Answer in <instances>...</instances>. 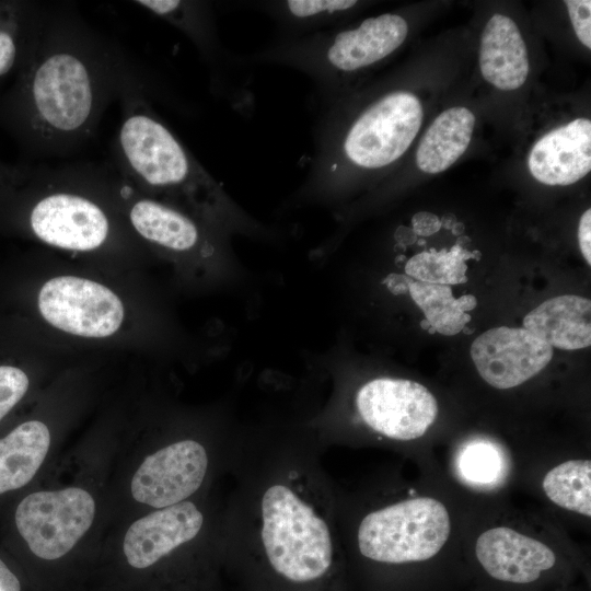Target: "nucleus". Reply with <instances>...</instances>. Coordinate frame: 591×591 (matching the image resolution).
<instances>
[{"label":"nucleus","instance_id":"18","mask_svg":"<svg viewBox=\"0 0 591 591\" xmlns=\"http://www.w3.org/2000/svg\"><path fill=\"white\" fill-rule=\"evenodd\" d=\"M123 181L134 199L128 209V219L139 235L176 252L189 251L199 243L200 231L194 220L163 202L137 197L131 185Z\"/></svg>","mask_w":591,"mask_h":591},{"label":"nucleus","instance_id":"9","mask_svg":"<svg viewBox=\"0 0 591 591\" xmlns=\"http://www.w3.org/2000/svg\"><path fill=\"white\" fill-rule=\"evenodd\" d=\"M38 309L53 326L83 337L109 336L124 318L121 301L113 291L73 276L48 280L39 291Z\"/></svg>","mask_w":591,"mask_h":591},{"label":"nucleus","instance_id":"26","mask_svg":"<svg viewBox=\"0 0 591 591\" xmlns=\"http://www.w3.org/2000/svg\"><path fill=\"white\" fill-rule=\"evenodd\" d=\"M456 465L462 478L475 485L498 482L505 467L498 447L486 441L466 444L459 453Z\"/></svg>","mask_w":591,"mask_h":591},{"label":"nucleus","instance_id":"25","mask_svg":"<svg viewBox=\"0 0 591 591\" xmlns=\"http://www.w3.org/2000/svg\"><path fill=\"white\" fill-rule=\"evenodd\" d=\"M474 253L463 250L459 244L450 251L431 248L413 256L405 265V273L418 281L434 285H457L467 281L465 260Z\"/></svg>","mask_w":591,"mask_h":591},{"label":"nucleus","instance_id":"5","mask_svg":"<svg viewBox=\"0 0 591 591\" xmlns=\"http://www.w3.org/2000/svg\"><path fill=\"white\" fill-rule=\"evenodd\" d=\"M262 540L274 569L296 582L323 576L332 563L328 528L313 509L283 485L262 499Z\"/></svg>","mask_w":591,"mask_h":591},{"label":"nucleus","instance_id":"16","mask_svg":"<svg viewBox=\"0 0 591 591\" xmlns=\"http://www.w3.org/2000/svg\"><path fill=\"white\" fill-rule=\"evenodd\" d=\"M479 68L483 78L502 91L522 86L529 74L526 46L517 24L503 14L487 22L480 38Z\"/></svg>","mask_w":591,"mask_h":591},{"label":"nucleus","instance_id":"6","mask_svg":"<svg viewBox=\"0 0 591 591\" xmlns=\"http://www.w3.org/2000/svg\"><path fill=\"white\" fill-rule=\"evenodd\" d=\"M450 517L430 497L407 499L367 514L358 529L360 553L372 560L405 564L432 558L447 543Z\"/></svg>","mask_w":591,"mask_h":591},{"label":"nucleus","instance_id":"32","mask_svg":"<svg viewBox=\"0 0 591 591\" xmlns=\"http://www.w3.org/2000/svg\"><path fill=\"white\" fill-rule=\"evenodd\" d=\"M0 591H21L20 581L1 559H0Z\"/></svg>","mask_w":591,"mask_h":591},{"label":"nucleus","instance_id":"1","mask_svg":"<svg viewBox=\"0 0 591 591\" xmlns=\"http://www.w3.org/2000/svg\"><path fill=\"white\" fill-rule=\"evenodd\" d=\"M25 81L28 129L47 157L94 135L112 101L144 86L136 67L68 3H48Z\"/></svg>","mask_w":591,"mask_h":591},{"label":"nucleus","instance_id":"20","mask_svg":"<svg viewBox=\"0 0 591 591\" xmlns=\"http://www.w3.org/2000/svg\"><path fill=\"white\" fill-rule=\"evenodd\" d=\"M49 443V430L38 420L26 421L0 439V494L23 487L34 477Z\"/></svg>","mask_w":591,"mask_h":591},{"label":"nucleus","instance_id":"22","mask_svg":"<svg viewBox=\"0 0 591 591\" xmlns=\"http://www.w3.org/2000/svg\"><path fill=\"white\" fill-rule=\"evenodd\" d=\"M542 486L547 498L558 507L591 515L590 460H569L556 465L544 476Z\"/></svg>","mask_w":591,"mask_h":591},{"label":"nucleus","instance_id":"3","mask_svg":"<svg viewBox=\"0 0 591 591\" xmlns=\"http://www.w3.org/2000/svg\"><path fill=\"white\" fill-rule=\"evenodd\" d=\"M422 121L419 99L407 91L387 92L371 102L339 136L317 138L312 182H334L345 166L384 169L409 148Z\"/></svg>","mask_w":591,"mask_h":591},{"label":"nucleus","instance_id":"13","mask_svg":"<svg viewBox=\"0 0 591 591\" xmlns=\"http://www.w3.org/2000/svg\"><path fill=\"white\" fill-rule=\"evenodd\" d=\"M204 517L190 501L161 508L134 522L124 538V554L130 566L147 568L179 545L193 540Z\"/></svg>","mask_w":591,"mask_h":591},{"label":"nucleus","instance_id":"24","mask_svg":"<svg viewBox=\"0 0 591 591\" xmlns=\"http://www.w3.org/2000/svg\"><path fill=\"white\" fill-rule=\"evenodd\" d=\"M357 4L356 0H285L266 5L276 20L291 30L318 31Z\"/></svg>","mask_w":591,"mask_h":591},{"label":"nucleus","instance_id":"7","mask_svg":"<svg viewBox=\"0 0 591 591\" xmlns=\"http://www.w3.org/2000/svg\"><path fill=\"white\" fill-rule=\"evenodd\" d=\"M69 187L68 165L47 167V194L32 207L30 227L46 244L78 252L101 247L109 236L107 213L93 198Z\"/></svg>","mask_w":591,"mask_h":591},{"label":"nucleus","instance_id":"4","mask_svg":"<svg viewBox=\"0 0 591 591\" xmlns=\"http://www.w3.org/2000/svg\"><path fill=\"white\" fill-rule=\"evenodd\" d=\"M408 24L395 13L366 19L354 28L316 32L266 49L257 59L286 65L310 76L321 89L338 74L359 71L394 53L406 39Z\"/></svg>","mask_w":591,"mask_h":591},{"label":"nucleus","instance_id":"35","mask_svg":"<svg viewBox=\"0 0 591 591\" xmlns=\"http://www.w3.org/2000/svg\"><path fill=\"white\" fill-rule=\"evenodd\" d=\"M463 231V225L461 223H456L453 225V233L455 234H459L460 232Z\"/></svg>","mask_w":591,"mask_h":591},{"label":"nucleus","instance_id":"30","mask_svg":"<svg viewBox=\"0 0 591 591\" xmlns=\"http://www.w3.org/2000/svg\"><path fill=\"white\" fill-rule=\"evenodd\" d=\"M590 227H591V210L587 209V211L583 212L579 221L578 241H579L581 253L589 265L591 263Z\"/></svg>","mask_w":591,"mask_h":591},{"label":"nucleus","instance_id":"29","mask_svg":"<svg viewBox=\"0 0 591 591\" xmlns=\"http://www.w3.org/2000/svg\"><path fill=\"white\" fill-rule=\"evenodd\" d=\"M15 27L0 25V78L8 74L15 66L20 55V42Z\"/></svg>","mask_w":591,"mask_h":591},{"label":"nucleus","instance_id":"33","mask_svg":"<svg viewBox=\"0 0 591 591\" xmlns=\"http://www.w3.org/2000/svg\"><path fill=\"white\" fill-rule=\"evenodd\" d=\"M410 280V277L392 274L384 280V282L387 285L391 292L394 294H399L408 291V282Z\"/></svg>","mask_w":591,"mask_h":591},{"label":"nucleus","instance_id":"14","mask_svg":"<svg viewBox=\"0 0 591 591\" xmlns=\"http://www.w3.org/2000/svg\"><path fill=\"white\" fill-rule=\"evenodd\" d=\"M475 555L490 577L512 583H530L556 563L546 544L507 526L483 532Z\"/></svg>","mask_w":591,"mask_h":591},{"label":"nucleus","instance_id":"21","mask_svg":"<svg viewBox=\"0 0 591 591\" xmlns=\"http://www.w3.org/2000/svg\"><path fill=\"white\" fill-rule=\"evenodd\" d=\"M134 3L177 27L204 55L210 57L216 51L215 21L208 3L184 0H140Z\"/></svg>","mask_w":591,"mask_h":591},{"label":"nucleus","instance_id":"23","mask_svg":"<svg viewBox=\"0 0 591 591\" xmlns=\"http://www.w3.org/2000/svg\"><path fill=\"white\" fill-rule=\"evenodd\" d=\"M408 291L426 321L442 335H455L471 321V315L461 311L450 286L410 280Z\"/></svg>","mask_w":591,"mask_h":591},{"label":"nucleus","instance_id":"28","mask_svg":"<svg viewBox=\"0 0 591 591\" xmlns=\"http://www.w3.org/2000/svg\"><path fill=\"white\" fill-rule=\"evenodd\" d=\"M565 3L578 39L591 48V1L567 0Z\"/></svg>","mask_w":591,"mask_h":591},{"label":"nucleus","instance_id":"2","mask_svg":"<svg viewBox=\"0 0 591 591\" xmlns=\"http://www.w3.org/2000/svg\"><path fill=\"white\" fill-rule=\"evenodd\" d=\"M143 89L134 88L119 100L121 121L113 146L115 171L128 183L152 190L217 201V183L153 112Z\"/></svg>","mask_w":591,"mask_h":591},{"label":"nucleus","instance_id":"31","mask_svg":"<svg viewBox=\"0 0 591 591\" xmlns=\"http://www.w3.org/2000/svg\"><path fill=\"white\" fill-rule=\"evenodd\" d=\"M441 227L439 219L428 212H420L413 218L414 232L420 235H430L437 232Z\"/></svg>","mask_w":591,"mask_h":591},{"label":"nucleus","instance_id":"19","mask_svg":"<svg viewBox=\"0 0 591 591\" xmlns=\"http://www.w3.org/2000/svg\"><path fill=\"white\" fill-rule=\"evenodd\" d=\"M475 125L466 107L442 112L420 139L416 164L425 173L437 174L449 169L467 149Z\"/></svg>","mask_w":591,"mask_h":591},{"label":"nucleus","instance_id":"36","mask_svg":"<svg viewBox=\"0 0 591 591\" xmlns=\"http://www.w3.org/2000/svg\"><path fill=\"white\" fill-rule=\"evenodd\" d=\"M420 325L424 329H428L430 327V324L425 320L420 322Z\"/></svg>","mask_w":591,"mask_h":591},{"label":"nucleus","instance_id":"17","mask_svg":"<svg viewBox=\"0 0 591 591\" xmlns=\"http://www.w3.org/2000/svg\"><path fill=\"white\" fill-rule=\"evenodd\" d=\"M523 325L552 348L573 350L589 347L590 300L573 294L552 298L532 310L524 317Z\"/></svg>","mask_w":591,"mask_h":591},{"label":"nucleus","instance_id":"34","mask_svg":"<svg viewBox=\"0 0 591 591\" xmlns=\"http://www.w3.org/2000/svg\"><path fill=\"white\" fill-rule=\"evenodd\" d=\"M457 300H459L460 309L464 313L473 310L477 304L476 298L471 294L462 296Z\"/></svg>","mask_w":591,"mask_h":591},{"label":"nucleus","instance_id":"8","mask_svg":"<svg viewBox=\"0 0 591 591\" xmlns=\"http://www.w3.org/2000/svg\"><path fill=\"white\" fill-rule=\"evenodd\" d=\"M94 513V499L82 488L36 491L18 506L15 524L33 554L53 560L77 544L90 529Z\"/></svg>","mask_w":591,"mask_h":591},{"label":"nucleus","instance_id":"37","mask_svg":"<svg viewBox=\"0 0 591 591\" xmlns=\"http://www.w3.org/2000/svg\"><path fill=\"white\" fill-rule=\"evenodd\" d=\"M428 332H429L430 334H433V333H436V329H434L433 327L430 326V327L428 328Z\"/></svg>","mask_w":591,"mask_h":591},{"label":"nucleus","instance_id":"11","mask_svg":"<svg viewBox=\"0 0 591 591\" xmlns=\"http://www.w3.org/2000/svg\"><path fill=\"white\" fill-rule=\"evenodd\" d=\"M208 466L204 447L194 440L170 444L144 459L131 480L132 497L165 508L182 502L201 485Z\"/></svg>","mask_w":591,"mask_h":591},{"label":"nucleus","instance_id":"12","mask_svg":"<svg viewBox=\"0 0 591 591\" xmlns=\"http://www.w3.org/2000/svg\"><path fill=\"white\" fill-rule=\"evenodd\" d=\"M471 356L491 386L511 389L528 381L551 361L553 348L525 328L496 327L478 336Z\"/></svg>","mask_w":591,"mask_h":591},{"label":"nucleus","instance_id":"27","mask_svg":"<svg viewBox=\"0 0 591 591\" xmlns=\"http://www.w3.org/2000/svg\"><path fill=\"white\" fill-rule=\"evenodd\" d=\"M27 387L28 378L21 369L0 366V420L23 397Z\"/></svg>","mask_w":591,"mask_h":591},{"label":"nucleus","instance_id":"15","mask_svg":"<svg viewBox=\"0 0 591 591\" xmlns=\"http://www.w3.org/2000/svg\"><path fill=\"white\" fill-rule=\"evenodd\" d=\"M528 166L546 185H571L591 170V121L577 118L553 129L533 146Z\"/></svg>","mask_w":591,"mask_h":591},{"label":"nucleus","instance_id":"10","mask_svg":"<svg viewBox=\"0 0 591 591\" xmlns=\"http://www.w3.org/2000/svg\"><path fill=\"white\" fill-rule=\"evenodd\" d=\"M356 403L369 427L394 440L421 437L438 415V404L430 391L404 379L372 380L358 391Z\"/></svg>","mask_w":591,"mask_h":591}]
</instances>
